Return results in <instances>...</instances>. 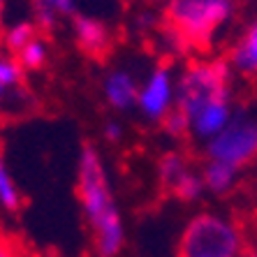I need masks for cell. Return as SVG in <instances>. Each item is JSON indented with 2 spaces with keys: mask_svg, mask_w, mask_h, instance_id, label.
<instances>
[{
  "mask_svg": "<svg viewBox=\"0 0 257 257\" xmlns=\"http://www.w3.org/2000/svg\"><path fill=\"white\" fill-rule=\"evenodd\" d=\"M234 17V0H169L167 37L179 49H206Z\"/></svg>",
  "mask_w": 257,
  "mask_h": 257,
  "instance_id": "7a4b0ae2",
  "label": "cell"
},
{
  "mask_svg": "<svg viewBox=\"0 0 257 257\" xmlns=\"http://www.w3.org/2000/svg\"><path fill=\"white\" fill-rule=\"evenodd\" d=\"M72 28H74V40H77L79 49H81L86 56L100 58V56H104L109 51V47H111V33H109L107 24L100 21V19L81 14V17L74 19Z\"/></svg>",
  "mask_w": 257,
  "mask_h": 257,
  "instance_id": "9c48e42d",
  "label": "cell"
},
{
  "mask_svg": "<svg viewBox=\"0 0 257 257\" xmlns=\"http://www.w3.org/2000/svg\"><path fill=\"white\" fill-rule=\"evenodd\" d=\"M176 79L169 65H156L139 81L137 111L149 123H162L176 109Z\"/></svg>",
  "mask_w": 257,
  "mask_h": 257,
  "instance_id": "8992f818",
  "label": "cell"
},
{
  "mask_svg": "<svg viewBox=\"0 0 257 257\" xmlns=\"http://www.w3.org/2000/svg\"><path fill=\"white\" fill-rule=\"evenodd\" d=\"M104 139L107 142H120L123 139V127H120L118 120H107L104 123Z\"/></svg>",
  "mask_w": 257,
  "mask_h": 257,
  "instance_id": "d6986e66",
  "label": "cell"
},
{
  "mask_svg": "<svg viewBox=\"0 0 257 257\" xmlns=\"http://www.w3.org/2000/svg\"><path fill=\"white\" fill-rule=\"evenodd\" d=\"M204 151L206 160L225 162L239 172L252 165L257 160V114L236 111L220 135L204 144Z\"/></svg>",
  "mask_w": 257,
  "mask_h": 257,
  "instance_id": "5b68a950",
  "label": "cell"
},
{
  "mask_svg": "<svg viewBox=\"0 0 257 257\" xmlns=\"http://www.w3.org/2000/svg\"><path fill=\"white\" fill-rule=\"evenodd\" d=\"M0 257H24V255H21L19 245L14 243L12 239H7V236H0Z\"/></svg>",
  "mask_w": 257,
  "mask_h": 257,
  "instance_id": "ffe728a7",
  "label": "cell"
},
{
  "mask_svg": "<svg viewBox=\"0 0 257 257\" xmlns=\"http://www.w3.org/2000/svg\"><path fill=\"white\" fill-rule=\"evenodd\" d=\"M241 257H257V248H248V250H245Z\"/></svg>",
  "mask_w": 257,
  "mask_h": 257,
  "instance_id": "44dd1931",
  "label": "cell"
},
{
  "mask_svg": "<svg viewBox=\"0 0 257 257\" xmlns=\"http://www.w3.org/2000/svg\"><path fill=\"white\" fill-rule=\"evenodd\" d=\"M174 195V197H179L181 202H197V199H202V195L206 190H204V181H202V174L197 172V169H188L183 176H181L176 183L172 186V190H169Z\"/></svg>",
  "mask_w": 257,
  "mask_h": 257,
  "instance_id": "2e32d148",
  "label": "cell"
},
{
  "mask_svg": "<svg viewBox=\"0 0 257 257\" xmlns=\"http://www.w3.org/2000/svg\"><path fill=\"white\" fill-rule=\"evenodd\" d=\"M24 86V70L14 56L0 54V107L17 100Z\"/></svg>",
  "mask_w": 257,
  "mask_h": 257,
  "instance_id": "8fae6325",
  "label": "cell"
},
{
  "mask_svg": "<svg viewBox=\"0 0 257 257\" xmlns=\"http://www.w3.org/2000/svg\"><path fill=\"white\" fill-rule=\"evenodd\" d=\"M14 58L19 60V65H21L24 72L42 70V67L47 65V60H49V44L37 35L35 40H30L19 54H14Z\"/></svg>",
  "mask_w": 257,
  "mask_h": 257,
  "instance_id": "9a60e30c",
  "label": "cell"
},
{
  "mask_svg": "<svg viewBox=\"0 0 257 257\" xmlns=\"http://www.w3.org/2000/svg\"><path fill=\"white\" fill-rule=\"evenodd\" d=\"M35 5L37 26L42 28H54L60 17H70L74 12V0H33Z\"/></svg>",
  "mask_w": 257,
  "mask_h": 257,
  "instance_id": "5bb4252c",
  "label": "cell"
},
{
  "mask_svg": "<svg viewBox=\"0 0 257 257\" xmlns=\"http://www.w3.org/2000/svg\"><path fill=\"white\" fill-rule=\"evenodd\" d=\"M234 72L222 58H197L188 63L176 79V109L190 118L206 104L232 100Z\"/></svg>",
  "mask_w": 257,
  "mask_h": 257,
  "instance_id": "277c9868",
  "label": "cell"
},
{
  "mask_svg": "<svg viewBox=\"0 0 257 257\" xmlns=\"http://www.w3.org/2000/svg\"><path fill=\"white\" fill-rule=\"evenodd\" d=\"M227 65L239 77L257 79V19L241 30V35L229 47Z\"/></svg>",
  "mask_w": 257,
  "mask_h": 257,
  "instance_id": "ba28073f",
  "label": "cell"
},
{
  "mask_svg": "<svg viewBox=\"0 0 257 257\" xmlns=\"http://www.w3.org/2000/svg\"><path fill=\"white\" fill-rule=\"evenodd\" d=\"M5 3H7V0H0V12H3V7H5Z\"/></svg>",
  "mask_w": 257,
  "mask_h": 257,
  "instance_id": "7402d4cb",
  "label": "cell"
},
{
  "mask_svg": "<svg viewBox=\"0 0 257 257\" xmlns=\"http://www.w3.org/2000/svg\"><path fill=\"white\" fill-rule=\"evenodd\" d=\"M248 239L241 222L222 211H199L179 236V257H241Z\"/></svg>",
  "mask_w": 257,
  "mask_h": 257,
  "instance_id": "3957f363",
  "label": "cell"
},
{
  "mask_svg": "<svg viewBox=\"0 0 257 257\" xmlns=\"http://www.w3.org/2000/svg\"><path fill=\"white\" fill-rule=\"evenodd\" d=\"M139 81L125 67H116L102 79V97L114 111H130L137 107Z\"/></svg>",
  "mask_w": 257,
  "mask_h": 257,
  "instance_id": "52a82bcc",
  "label": "cell"
},
{
  "mask_svg": "<svg viewBox=\"0 0 257 257\" xmlns=\"http://www.w3.org/2000/svg\"><path fill=\"white\" fill-rule=\"evenodd\" d=\"M162 127H165V132L174 139H181V137H186V135H190V130H188V118L181 114L179 109H174L172 114L162 120Z\"/></svg>",
  "mask_w": 257,
  "mask_h": 257,
  "instance_id": "ac0fdd59",
  "label": "cell"
},
{
  "mask_svg": "<svg viewBox=\"0 0 257 257\" xmlns=\"http://www.w3.org/2000/svg\"><path fill=\"white\" fill-rule=\"evenodd\" d=\"M188 169H190V162H188V158L183 156L181 151H167V153H162L160 160H158V167H156L158 181L162 183V188L172 190V186Z\"/></svg>",
  "mask_w": 257,
  "mask_h": 257,
  "instance_id": "7c38bea8",
  "label": "cell"
},
{
  "mask_svg": "<svg viewBox=\"0 0 257 257\" xmlns=\"http://www.w3.org/2000/svg\"><path fill=\"white\" fill-rule=\"evenodd\" d=\"M199 174H202L204 181V190L215 195V197L229 195L239 183V169L218 160H206V165L202 167Z\"/></svg>",
  "mask_w": 257,
  "mask_h": 257,
  "instance_id": "30bf717a",
  "label": "cell"
},
{
  "mask_svg": "<svg viewBox=\"0 0 257 257\" xmlns=\"http://www.w3.org/2000/svg\"><path fill=\"white\" fill-rule=\"evenodd\" d=\"M77 197L100 257H118L125 248V225L109 174L95 146H84L77 162Z\"/></svg>",
  "mask_w": 257,
  "mask_h": 257,
  "instance_id": "6da1fadb",
  "label": "cell"
},
{
  "mask_svg": "<svg viewBox=\"0 0 257 257\" xmlns=\"http://www.w3.org/2000/svg\"><path fill=\"white\" fill-rule=\"evenodd\" d=\"M21 204H24V199H21L19 183H17V179H14L10 165H7L5 156L0 153V209L19 211Z\"/></svg>",
  "mask_w": 257,
  "mask_h": 257,
  "instance_id": "4fadbf2b",
  "label": "cell"
},
{
  "mask_svg": "<svg viewBox=\"0 0 257 257\" xmlns=\"http://www.w3.org/2000/svg\"><path fill=\"white\" fill-rule=\"evenodd\" d=\"M35 37H37L35 26L28 24V21H17V24H12L10 28H7V33H5V47L10 49L12 54H19V51H21V49H24L30 40H35Z\"/></svg>",
  "mask_w": 257,
  "mask_h": 257,
  "instance_id": "e0dca14e",
  "label": "cell"
}]
</instances>
